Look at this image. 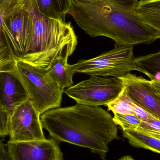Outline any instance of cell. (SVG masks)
I'll list each match as a JSON object with an SVG mask.
<instances>
[{
  "mask_svg": "<svg viewBox=\"0 0 160 160\" xmlns=\"http://www.w3.org/2000/svg\"><path fill=\"white\" fill-rule=\"evenodd\" d=\"M135 62L142 70V73L150 80H160V51L137 57Z\"/></svg>",
  "mask_w": 160,
  "mask_h": 160,
  "instance_id": "2e32d148",
  "label": "cell"
},
{
  "mask_svg": "<svg viewBox=\"0 0 160 160\" xmlns=\"http://www.w3.org/2000/svg\"><path fill=\"white\" fill-rule=\"evenodd\" d=\"M119 78L127 95L160 120V98L150 80L131 73Z\"/></svg>",
  "mask_w": 160,
  "mask_h": 160,
  "instance_id": "30bf717a",
  "label": "cell"
},
{
  "mask_svg": "<svg viewBox=\"0 0 160 160\" xmlns=\"http://www.w3.org/2000/svg\"><path fill=\"white\" fill-rule=\"evenodd\" d=\"M150 81L151 85L160 98V80L152 79L150 80Z\"/></svg>",
  "mask_w": 160,
  "mask_h": 160,
  "instance_id": "cb8c5ba5",
  "label": "cell"
},
{
  "mask_svg": "<svg viewBox=\"0 0 160 160\" xmlns=\"http://www.w3.org/2000/svg\"><path fill=\"white\" fill-rule=\"evenodd\" d=\"M28 0H7L3 6L0 8V14H4L13 9L24 5Z\"/></svg>",
  "mask_w": 160,
  "mask_h": 160,
  "instance_id": "7402d4cb",
  "label": "cell"
},
{
  "mask_svg": "<svg viewBox=\"0 0 160 160\" xmlns=\"http://www.w3.org/2000/svg\"><path fill=\"white\" fill-rule=\"evenodd\" d=\"M118 160H134L132 157L130 156H124L122 157L121 158L119 159Z\"/></svg>",
  "mask_w": 160,
  "mask_h": 160,
  "instance_id": "d4e9b609",
  "label": "cell"
},
{
  "mask_svg": "<svg viewBox=\"0 0 160 160\" xmlns=\"http://www.w3.org/2000/svg\"><path fill=\"white\" fill-rule=\"evenodd\" d=\"M39 12L45 17L56 20L65 21L72 7L73 0H36Z\"/></svg>",
  "mask_w": 160,
  "mask_h": 160,
  "instance_id": "5bb4252c",
  "label": "cell"
},
{
  "mask_svg": "<svg viewBox=\"0 0 160 160\" xmlns=\"http://www.w3.org/2000/svg\"><path fill=\"white\" fill-rule=\"evenodd\" d=\"M8 73L21 81L28 100L40 115L61 106L64 90L49 77L47 69L16 60L14 68Z\"/></svg>",
  "mask_w": 160,
  "mask_h": 160,
  "instance_id": "277c9868",
  "label": "cell"
},
{
  "mask_svg": "<svg viewBox=\"0 0 160 160\" xmlns=\"http://www.w3.org/2000/svg\"><path fill=\"white\" fill-rule=\"evenodd\" d=\"M134 46H115V48L89 60H82L71 65L75 73L90 76L119 78L137 71L142 73L135 63Z\"/></svg>",
  "mask_w": 160,
  "mask_h": 160,
  "instance_id": "5b68a950",
  "label": "cell"
},
{
  "mask_svg": "<svg viewBox=\"0 0 160 160\" xmlns=\"http://www.w3.org/2000/svg\"><path fill=\"white\" fill-rule=\"evenodd\" d=\"M40 116L29 100L20 105L10 117L9 141L23 142L46 139Z\"/></svg>",
  "mask_w": 160,
  "mask_h": 160,
  "instance_id": "ba28073f",
  "label": "cell"
},
{
  "mask_svg": "<svg viewBox=\"0 0 160 160\" xmlns=\"http://www.w3.org/2000/svg\"><path fill=\"white\" fill-rule=\"evenodd\" d=\"M10 117L7 111L0 107V136L2 138L9 135Z\"/></svg>",
  "mask_w": 160,
  "mask_h": 160,
  "instance_id": "44dd1931",
  "label": "cell"
},
{
  "mask_svg": "<svg viewBox=\"0 0 160 160\" xmlns=\"http://www.w3.org/2000/svg\"><path fill=\"white\" fill-rule=\"evenodd\" d=\"M70 56L67 54L58 56L47 69L49 77L64 90L73 85V75L76 74L68 62Z\"/></svg>",
  "mask_w": 160,
  "mask_h": 160,
  "instance_id": "7c38bea8",
  "label": "cell"
},
{
  "mask_svg": "<svg viewBox=\"0 0 160 160\" xmlns=\"http://www.w3.org/2000/svg\"><path fill=\"white\" fill-rule=\"evenodd\" d=\"M123 137L131 145L160 154V139L139 130L123 131Z\"/></svg>",
  "mask_w": 160,
  "mask_h": 160,
  "instance_id": "9a60e30c",
  "label": "cell"
},
{
  "mask_svg": "<svg viewBox=\"0 0 160 160\" xmlns=\"http://www.w3.org/2000/svg\"><path fill=\"white\" fill-rule=\"evenodd\" d=\"M106 106L108 110L111 111L113 113L135 115L131 105L125 99L122 93L117 98Z\"/></svg>",
  "mask_w": 160,
  "mask_h": 160,
  "instance_id": "ac0fdd59",
  "label": "cell"
},
{
  "mask_svg": "<svg viewBox=\"0 0 160 160\" xmlns=\"http://www.w3.org/2000/svg\"><path fill=\"white\" fill-rule=\"evenodd\" d=\"M6 1L7 0H0V8L3 6Z\"/></svg>",
  "mask_w": 160,
  "mask_h": 160,
  "instance_id": "484cf974",
  "label": "cell"
},
{
  "mask_svg": "<svg viewBox=\"0 0 160 160\" xmlns=\"http://www.w3.org/2000/svg\"><path fill=\"white\" fill-rule=\"evenodd\" d=\"M113 120L123 131L137 130L141 126L142 120L134 114L113 113Z\"/></svg>",
  "mask_w": 160,
  "mask_h": 160,
  "instance_id": "e0dca14e",
  "label": "cell"
},
{
  "mask_svg": "<svg viewBox=\"0 0 160 160\" xmlns=\"http://www.w3.org/2000/svg\"><path fill=\"white\" fill-rule=\"evenodd\" d=\"M8 151L13 160H63L57 142L45 139L23 142L8 141Z\"/></svg>",
  "mask_w": 160,
  "mask_h": 160,
  "instance_id": "9c48e42d",
  "label": "cell"
},
{
  "mask_svg": "<svg viewBox=\"0 0 160 160\" xmlns=\"http://www.w3.org/2000/svg\"><path fill=\"white\" fill-rule=\"evenodd\" d=\"M24 5L31 12L33 22L25 53L21 61L48 69L58 56L72 55L78 40L71 23L45 17L39 10L36 0H28Z\"/></svg>",
  "mask_w": 160,
  "mask_h": 160,
  "instance_id": "3957f363",
  "label": "cell"
},
{
  "mask_svg": "<svg viewBox=\"0 0 160 160\" xmlns=\"http://www.w3.org/2000/svg\"><path fill=\"white\" fill-rule=\"evenodd\" d=\"M90 77L64 89V93L77 103L100 106L106 105L117 98L124 90V83L120 78Z\"/></svg>",
  "mask_w": 160,
  "mask_h": 160,
  "instance_id": "8992f818",
  "label": "cell"
},
{
  "mask_svg": "<svg viewBox=\"0 0 160 160\" xmlns=\"http://www.w3.org/2000/svg\"><path fill=\"white\" fill-rule=\"evenodd\" d=\"M136 12L143 21L152 28L160 39V0H140Z\"/></svg>",
  "mask_w": 160,
  "mask_h": 160,
  "instance_id": "4fadbf2b",
  "label": "cell"
},
{
  "mask_svg": "<svg viewBox=\"0 0 160 160\" xmlns=\"http://www.w3.org/2000/svg\"><path fill=\"white\" fill-rule=\"evenodd\" d=\"M139 1L73 0L69 14L87 34L111 38L115 46L151 44L157 34L137 14Z\"/></svg>",
  "mask_w": 160,
  "mask_h": 160,
  "instance_id": "6da1fadb",
  "label": "cell"
},
{
  "mask_svg": "<svg viewBox=\"0 0 160 160\" xmlns=\"http://www.w3.org/2000/svg\"><path fill=\"white\" fill-rule=\"evenodd\" d=\"M40 119L43 129L56 142L88 148L103 160L109 144L118 138L113 118L100 106L76 103L49 110Z\"/></svg>",
  "mask_w": 160,
  "mask_h": 160,
  "instance_id": "7a4b0ae2",
  "label": "cell"
},
{
  "mask_svg": "<svg viewBox=\"0 0 160 160\" xmlns=\"http://www.w3.org/2000/svg\"><path fill=\"white\" fill-rule=\"evenodd\" d=\"M0 107L11 116L18 107L28 100V95L21 81L13 74L0 72Z\"/></svg>",
  "mask_w": 160,
  "mask_h": 160,
  "instance_id": "8fae6325",
  "label": "cell"
},
{
  "mask_svg": "<svg viewBox=\"0 0 160 160\" xmlns=\"http://www.w3.org/2000/svg\"><path fill=\"white\" fill-rule=\"evenodd\" d=\"M137 130L141 131L160 139V120L142 121Z\"/></svg>",
  "mask_w": 160,
  "mask_h": 160,
  "instance_id": "ffe728a7",
  "label": "cell"
},
{
  "mask_svg": "<svg viewBox=\"0 0 160 160\" xmlns=\"http://www.w3.org/2000/svg\"><path fill=\"white\" fill-rule=\"evenodd\" d=\"M0 160H13L8 151L6 145L3 142L2 140L0 143Z\"/></svg>",
  "mask_w": 160,
  "mask_h": 160,
  "instance_id": "603a6c76",
  "label": "cell"
},
{
  "mask_svg": "<svg viewBox=\"0 0 160 160\" xmlns=\"http://www.w3.org/2000/svg\"><path fill=\"white\" fill-rule=\"evenodd\" d=\"M123 97L125 99L130 103L134 111V114L140 118L142 121H149L151 120H158L156 117L151 114L145 109H144L141 105H139L136 102L132 100L129 96L127 95L124 89L122 92Z\"/></svg>",
  "mask_w": 160,
  "mask_h": 160,
  "instance_id": "d6986e66",
  "label": "cell"
},
{
  "mask_svg": "<svg viewBox=\"0 0 160 160\" xmlns=\"http://www.w3.org/2000/svg\"><path fill=\"white\" fill-rule=\"evenodd\" d=\"M0 46L11 49L16 60L25 53L32 26V14L25 5L0 14Z\"/></svg>",
  "mask_w": 160,
  "mask_h": 160,
  "instance_id": "52a82bcc",
  "label": "cell"
}]
</instances>
